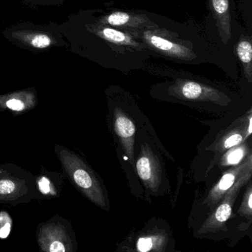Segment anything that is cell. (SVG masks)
Here are the masks:
<instances>
[{
    "mask_svg": "<svg viewBox=\"0 0 252 252\" xmlns=\"http://www.w3.org/2000/svg\"><path fill=\"white\" fill-rule=\"evenodd\" d=\"M11 218L7 212H0V238H7L11 232Z\"/></svg>",
    "mask_w": 252,
    "mask_h": 252,
    "instance_id": "cell-14",
    "label": "cell"
},
{
    "mask_svg": "<svg viewBox=\"0 0 252 252\" xmlns=\"http://www.w3.org/2000/svg\"><path fill=\"white\" fill-rule=\"evenodd\" d=\"M245 194L244 198H243V203H242L241 207L239 209L238 212L243 214L245 216H252V191L251 184L249 185L248 191Z\"/></svg>",
    "mask_w": 252,
    "mask_h": 252,
    "instance_id": "cell-15",
    "label": "cell"
},
{
    "mask_svg": "<svg viewBox=\"0 0 252 252\" xmlns=\"http://www.w3.org/2000/svg\"><path fill=\"white\" fill-rule=\"evenodd\" d=\"M252 169H249L243 174L234 186L225 193V195L218 203V206L215 212L203 224L200 229V232L220 228L222 224L229 219L232 212L233 206L238 195L239 191L241 189L242 187L250 180L252 177Z\"/></svg>",
    "mask_w": 252,
    "mask_h": 252,
    "instance_id": "cell-5",
    "label": "cell"
},
{
    "mask_svg": "<svg viewBox=\"0 0 252 252\" xmlns=\"http://www.w3.org/2000/svg\"><path fill=\"white\" fill-rule=\"evenodd\" d=\"M162 243H163V238L158 237V236L141 237L137 243V249L139 252H150L153 250L155 247L161 246Z\"/></svg>",
    "mask_w": 252,
    "mask_h": 252,
    "instance_id": "cell-11",
    "label": "cell"
},
{
    "mask_svg": "<svg viewBox=\"0 0 252 252\" xmlns=\"http://www.w3.org/2000/svg\"><path fill=\"white\" fill-rule=\"evenodd\" d=\"M145 70L170 78L158 84L157 88L164 91L168 96L194 102H229L231 97L222 87L203 77L172 67L147 66Z\"/></svg>",
    "mask_w": 252,
    "mask_h": 252,
    "instance_id": "cell-2",
    "label": "cell"
},
{
    "mask_svg": "<svg viewBox=\"0 0 252 252\" xmlns=\"http://www.w3.org/2000/svg\"><path fill=\"white\" fill-rule=\"evenodd\" d=\"M50 181L46 178H42L39 182V189L44 194H48L50 191Z\"/></svg>",
    "mask_w": 252,
    "mask_h": 252,
    "instance_id": "cell-19",
    "label": "cell"
},
{
    "mask_svg": "<svg viewBox=\"0 0 252 252\" xmlns=\"http://www.w3.org/2000/svg\"><path fill=\"white\" fill-rule=\"evenodd\" d=\"M205 35L211 44L238 65L234 54V42L240 23L235 0H207Z\"/></svg>",
    "mask_w": 252,
    "mask_h": 252,
    "instance_id": "cell-3",
    "label": "cell"
},
{
    "mask_svg": "<svg viewBox=\"0 0 252 252\" xmlns=\"http://www.w3.org/2000/svg\"><path fill=\"white\" fill-rule=\"evenodd\" d=\"M15 189V185L12 181L8 180L0 181V194H10Z\"/></svg>",
    "mask_w": 252,
    "mask_h": 252,
    "instance_id": "cell-17",
    "label": "cell"
},
{
    "mask_svg": "<svg viewBox=\"0 0 252 252\" xmlns=\"http://www.w3.org/2000/svg\"><path fill=\"white\" fill-rule=\"evenodd\" d=\"M252 169V156H249L248 158L241 162L240 164L239 163L235 167L227 171L222 175L220 180L217 183L216 185L209 191L205 200L206 204L211 208V209H215V206L218 205L225 193L234 186L240 176Z\"/></svg>",
    "mask_w": 252,
    "mask_h": 252,
    "instance_id": "cell-7",
    "label": "cell"
},
{
    "mask_svg": "<svg viewBox=\"0 0 252 252\" xmlns=\"http://www.w3.org/2000/svg\"><path fill=\"white\" fill-rule=\"evenodd\" d=\"M98 20L103 24L128 32H136L155 26L151 12L142 10L114 9Z\"/></svg>",
    "mask_w": 252,
    "mask_h": 252,
    "instance_id": "cell-4",
    "label": "cell"
},
{
    "mask_svg": "<svg viewBox=\"0 0 252 252\" xmlns=\"http://www.w3.org/2000/svg\"><path fill=\"white\" fill-rule=\"evenodd\" d=\"M234 54L239 63L243 80L252 83V34L240 25L234 42Z\"/></svg>",
    "mask_w": 252,
    "mask_h": 252,
    "instance_id": "cell-6",
    "label": "cell"
},
{
    "mask_svg": "<svg viewBox=\"0 0 252 252\" xmlns=\"http://www.w3.org/2000/svg\"><path fill=\"white\" fill-rule=\"evenodd\" d=\"M73 177L75 181L79 187L84 189H90L93 187V180L91 175L84 169H77L75 172Z\"/></svg>",
    "mask_w": 252,
    "mask_h": 252,
    "instance_id": "cell-13",
    "label": "cell"
},
{
    "mask_svg": "<svg viewBox=\"0 0 252 252\" xmlns=\"http://www.w3.org/2000/svg\"><path fill=\"white\" fill-rule=\"evenodd\" d=\"M7 107L11 110H15V111H21L24 109L25 105L23 101L18 99H11L7 101Z\"/></svg>",
    "mask_w": 252,
    "mask_h": 252,
    "instance_id": "cell-18",
    "label": "cell"
},
{
    "mask_svg": "<svg viewBox=\"0 0 252 252\" xmlns=\"http://www.w3.org/2000/svg\"><path fill=\"white\" fill-rule=\"evenodd\" d=\"M244 141V136L241 132H234L225 137L221 145L220 146L221 150H226L235 146L240 145Z\"/></svg>",
    "mask_w": 252,
    "mask_h": 252,
    "instance_id": "cell-12",
    "label": "cell"
},
{
    "mask_svg": "<svg viewBox=\"0 0 252 252\" xmlns=\"http://www.w3.org/2000/svg\"><path fill=\"white\" fill-rule=\"evenodd\" d=\"M114 129L123 146L124 150L132 162L133 158L135 126L132 121L119 107L114 111Z\"/></svg>",
    "mask_w": 252,
    "mask_h": 252,
    "instance_id": "cell-8",
    "label": "cell"
},
{
    "mask_svg": "<svg viewBox=\"0 0 252 252\" xmlns=\"http://www.w3.org/2000/svg\"><path fill=\"white\" fill-rule=\"evenodd\" d=\"M50 252H64L65 249H64V245L60 241H54L52 244L51 245L50 247Z\"/></svg>",
    "mask_w": 252,
    "mask_h": 252,
    "instance_id": "cell-20",
    "label": "cell"
},
{
    "mask_svg": "<svg viewBox=\"0 0 252 252\" xmlns=\"http://www.w3.org/2000/svg\"><path fill=\"white\" fill-rule=\"evenodd\" d=\"M136 169L144 184L156 189L160 181V170L156 157L147 150L143 151L142 156L137 161Z\"/></svg>",
    "mask_w": 252,
    "mask_h": 252,
    "instance_id": "cell-9",
    "label": "cell"
},
{
    "mask_svg": "<svg viewBox=\"0 0 252 252\" xmlns=\"http://www.w3.org/2000/svg\"><path fill=\"white\" fill-rule=\"evenodd\" d=\"M246 155V146L237 145L231 147V148L228 149V151L222 157V164L224 166L239 164L241 163Z\"/></svg>",
    "mask_w": 252,
    "mask_h": 252,
    "instance_id": "cell-10",
    "label": "cell"
},
{
    "mask_svg": "<svg viewBox=\"0 0 252 252\" xmlns=\"http://www.w3.org/2000/svg\"><path fill=\"white\" fill-rule=\"evenodd\" d=\"M31 43H32V45H33L34 48H45L51 45V39H50L48 36H45V35H38V36H35L32 39Z\"/></svg>",
    "mask_w": 252,
    "mask_h": 252,
    "instance_id": "cell-16",
    "label": "cell"
},
{
    "mask_svg": "<svg viewBox=\"0 0 252 252\" xmlns=\"http://www.w3.org/2000/svg\"><path fill=\"white\" fill-rule=\"evenodd\" d=\"M151 14L154 27L129 32L141 39L152 57L190 65L213 64L231 79H238V65L211 44L195 22L180 23L156 13Z\"/></svg>",
    "mask_w": 252,
    "mask_h": 252,
    "instance_id": "cell-1",
    "label": "cell"
}]
</instances>
